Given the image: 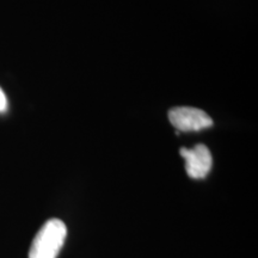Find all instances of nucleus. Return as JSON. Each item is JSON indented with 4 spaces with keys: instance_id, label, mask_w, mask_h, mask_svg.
Listing matches in <instances>:
<instances>
[{
    "instance_id": "nucleus-4",
    "label": "nucleus",
    "mask_w": 258,
    "mask_h": 258,
    "mask_svg": "<svg viewBox=\"0 0 258 258\" xmlns=\"http://www.w3.org/2000/svg\"><path fill=\"white\" fill-rule=\"evenodd\" d=\"M8 109V98H6L4 91L0 88V112H4Z\"/></svg>"
},
{
    "instance_id": "nucleus-2",
    "label": "nucleus",
    "mask_w": 258,
    "mask_h": 258,
    "mask_svg": "<svg viewBox=\"0 0 258 258\" xmlns=\"http://www.w3.org/2000/svg\"><path fill=\"white\" fill-rule=\"evenodd\" d=\"M169 120L177 131L199 132L213 125V120L208 114L198 108L178 106L169 111Z\"/></svg>"
},
{
    "instance_id": "nucleus-3",
    "label": "nucleus",
    "mask_w": 258,
    "mask_h": 258,
    "mask_svg": "<svg viewBox=\"0 0 258 258\" xmlns=\"http://www.w3.org/2000/svg\"><path fill=\"white\" fill-rule=\"evenodd\" d=\"M180 156L184 158L185 170L190 178L202 179L212 170V153L206 145H196L191 150L180 148Z\"/></svg>"
},
{
    "instance_id": "nucleus-1",
    "label": "nucleus",
    "mask_w": 258,
    "mask_h": 258,
    "mask_svg": "<svg viewBox=\"0 0 258 258\" xmlns=\"http://www.w3.org/2000/svg\"><path fill=\"white\" fill-rule=\"evenodd\" d=\"M67 237V227L60 219H49L35 235L29 258H56Z\"/></svg>"
}]
</instances>
